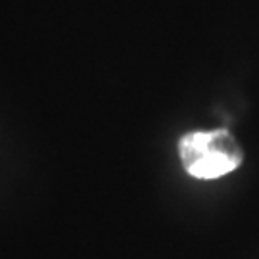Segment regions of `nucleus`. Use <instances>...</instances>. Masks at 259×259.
<instances>
[{
    "instance_id": "obj_1",
    "label": "nucleus",
    "mask_w": 259,
    "mask_h": 259,
    "mask_svg": "<svg viewBox=\"0 0 259 259\" xmlns=\"http://www.w3.org/2000/svg\"><path fill=\"white\" fill-rule=\"evenodd\" d=\"M179 157L190 177L211 181L238 169L244 152L227 129L192 131L179 140Z\"/></svg>"
}]
</instances>
